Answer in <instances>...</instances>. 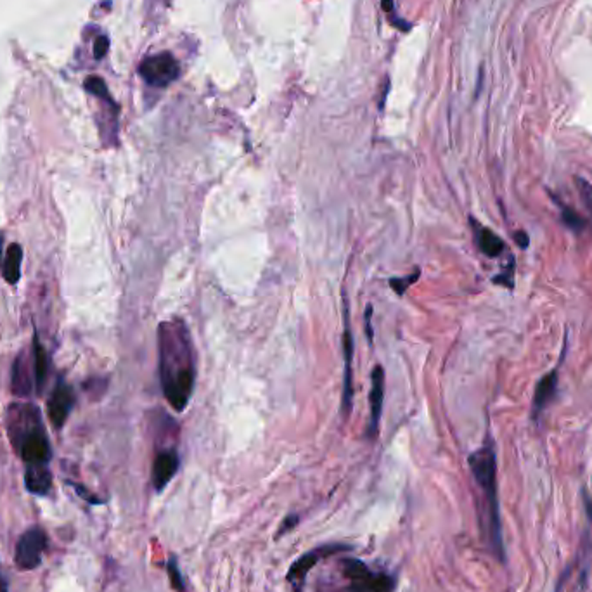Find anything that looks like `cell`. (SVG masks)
I'll return each instance as SVG.
<instances>
[{"label": "cell", "instance_id": "obj_1", "mask_svg": "<svg viewBox=\"0 0 592 592\" xmlns=\"http://www.w3.org/2000/svg\"><path fill=\"white\" fill-rule=\"evenodd\" d=\"M159 381L166 402L177 412L188 407L195 392L197 357L188 324L170 319L158 327Z\"/></svg>", "mask_w": 592, "mask_h": 592}, {"label": "cell", "instance_id": "obj_2", "mask_svg": "<svg viewBox=\"0 0 592 592\" xmlns=\"http://www.w3.org/2000/svg\"><path fill=\"white\" fill-rule=\"evenodd\" d=\"M469 469L482 492V508H480V523H482L483 537L495 556L502 560L501 518H499L497 501V461H495L494 447L490 444L480 447L468 457Z\"/></svg>", "mask_w": 592, "mask_h": 592}, {"label": "cell", "instance_id": "obj_3", "mask_svg": "<svg viewBox=\"0 0 592 592\" xmlns=\"http://www.w3.org/2000/svg\"><path fill=\"white\" fill-rule=\"evenodd\" d=\"M343 575L348 580V592H393L395 579L385 572H374L355 558L341 561Z\"/></svg>", "mask_w": 592, "mask_h": 592}, {"label": "cell", "instance_id": "obj_4", "mask_svg": "<svg viewBox=\"0 0 592 592\" xmlns=\"http://www.w3.org/2000/svg\"><path fill=\"white\" fill-rule=\"evenodd\" d=\"M140 77L152 87H166L180 74V66L170 52L149 55L140 63Z\"/></svg>", "mask_w": 592, "mask_h": 592}, {"label": "cell", "instance_id": "obj_5", "mask_svg": "<svg viewBox=\"0 0 592 592\" xmlns=\"http://www.w3.org/2000/svg\"><path fill=\"white\" fill-rule=\"evenodd\" d=\"M20 452L23 461L28 466H40V464H47L51 459V447L47 440L46 433H44L42 426L33 423L20 435Z\"/></svg>", "mask_w": 592, "mask_h": 592}, {"label": "cell", "instance_id": "obj_6", "mask_svg": "<svg viewBox=\"0 0 592 592\" xmlns=\"http://www.w3.org/2000/svg\"><path fill=\"white\" fill-rule=\"evenodd\" d=\"M47 537L40 528H29L26 530L21 539L18 541L16 554H14V561H16L20 570H35L42 563V553L46 549Z\"/></svg>", "mask_w": 592, "mask_h": 592}, {"label": "cell", "instance_id": "obj_7", "mask_svg": "<svg viewBox=\"0 0 592 592\" xmlns=\"http://www.w3.org/2000/svg\"><path fill=\"white\" fill-rule=\"evenodd\" d=\"M346 549H348V547L341 546V544H326V546L317 547V549L307 551V553L301 554L295 563L291 565V568H289V572H288V582L291 584V586L300 587L301 584L305 582L307 573L310 572V570L314 568L319 561L324 560V558L331 556V554L338 553V551H346Z\"/></svg>", "mask_w": 592, "mask_h": 592}, {"label": "cell", "instance_id": "obj_8", "mask_svg": "<svg viewBox=\"0 0 592 592\" xmlns=\"http://www.w3.org/2000/svg\"><path fill=\"white\" fill-rule=\"evenodd\" d=\"M345 315V331H343V359H345V374H343V395H341V409H343L345 418L352 411L353 404V334L350 331L348 324V310H343Z\"/></svg>", "mask_w": 592, "mask_h": 592}, {"label": "cell", "instance_id": "obj_9", "mask_svg": "<svg viewBox=\"0 0 592 592\" xmlns=\"http://www.w3.org/2000/svg\"><path fill=\"white\" fill-rule=\"evenodd\" d=\"M73 402L74 395L72 386L66 385V383H59L52 392L49 402H47V414H49L51 423L55 428H63V424L66 423L70 412H72Z\"/></svg>", "mask_w": 592, "mask_h": 592}, {"label": "cell", "instance_id": "obj_10", "mask_svg": "<svg viewBox=\"0 0 592 592\" xmlns=\"http://www.w3.org/2000/svg\"><path fill=\"white\" fill-rule=\"evenodd\" d=\"M372 386L369 395L371 404V421L367 426L366 435L369 438H374L379 431V419L383 412V400H385V369L381 366H376L371 374Z\"/></svg>", "mask_w": 592, "mask_h": 592}, {"label": "cell", "instance_id": "obj_11", "mask_svg": "<svg viewBox=\"0 0 592 592\" xmlns=\"http://www.w3.org/2000/svg\"><path fill=\"white\" fill-rule=\"evenodd\" d=\"M178 466H180V459L173 449L156 454L154 463H152V485L158 492H162L172 482L173 476L177 475Z\"/></svg>", "mask_w": 592, "mask_h": 592}, {"label": "cell", "instance_id": "obj_12", "mask_svg": "<svg viewBox=\"0 0 592 592\" xmlns=\"http://www.w3.org/2000/svg\"><path fill=\"white\" fill-rule=\"evenodd\" d=\"M11 386H13V393H16L18 397H26L32 392V367H29L26 353H20L14 360L13 372H11Z\"/></svg>", "mask_w": 592, "mask_h": 592}, {"label": "cell", "instance_id": "obj_13", "mask_svg": "<svg viewBox=\"0 0 592 592\" xmlns=\"http://www.w3.org/2000/svg\"><path fill=\"white\" fill-rule=\"evenodd\" d=\"M473 225V234H475L476 246L480 248V251L483 255L490 256V258H495V256L501 255L504 251V241L497 236V234L492 232L489 227H483L482 223H478L475 218H471Z\"/></svg>", "mask_w": 592, "mask_h": 592}, {"label": "cell", "instance_id": "obj_14", "mask_svg": "<svg viewBox=\"0 0 592 592\" xmlns=\"http://www.w3.org/2000/svg\"><path fill=\"white\" fill-rule=\"evenodd\" d=\"M25 483H26V489H28L32 494L46 495L47 492H49L51 485H52V476L46 464H40V466H28L25 475Z\"/></svg>", "mask_w": 592, "mask_h": 592}, {"label": "cell", "instance_id": "obj_15", "mask_svg": "<svg viewBox=\"0 0 592 592\" xmlns=\"http://www.w3.org/2000/svg\"><path fill=\"white\" fill-rule=\"evenodd\" d=\"M558 388V372L553 371L539 381L537 390H535L534 397V412L535 414H541L544 409L549 405V402L554 398V393H556Z\"/></svg>", "mask_w": 592, "mask_h": 592}, {"label": "cell", "instance_id": "obj_16", "mask_svg": "<svg viewBox=\"0 0 592 592\" xmlns=\"http://www.w3.org/2000/svg\"><path fill=\"white\" fill-rule=\"evenodd\" d=\"M21 262H23V249H21L20 244L13 243L7 248L2 265V275L9 284H16L20 281Z\"/></svg>", "mask_w": 592, "mask_h": 592}, {"label": "cell", "instance_id": "obj_17", "mask_svg": "<svg viewBox=\"0 0 592 592\" xmlns=\"http://www.w3.org/2000/svg\"><path fill=\"white\" fill-rule=\"evenodd\" d=\"M47 371H49V357H47L46 348L39 343V340H35L33 341V372H35L37 390H42Z\"/></svg>", "mask_w": 592, "mask_h": 592}, {"label": "cell", "instance_id": "obj_18", "mask_svg": "<svg viewBox=\"0 0 592 592\" xmlns=\"http://www.w3.org/2000/svg\"><path fill=\"white\" fill-rule=\"evenodd\" d=\"M558 204H560L561 218H563L565 225H567L568 229L575 230V232H580V230L586 229L587 223H586V221H584L582 217H580L579 213H575V211H573L572 208L565 206V204H561V203H558Z\"/></svg>", "mask_w": 592, "mask_h": 592}, {"label": "cell", "instance_id": "obj_19", "mask_svg": "<svg viewBox=\"0 0 592 592\" xmlns=\"http://www.w3.org/2000/svg\"><path fill=\"white\" fill-rule=\"evenodd\" d=\"M85 88H87V91L91 92V94L98 96V98L104 99V100H106V103L113 104V106H114L113 99H111V96H110V91H107V87H106V84H104L103 78H99V77H88L87 80H85Z\"/></svg>", "mask_w": 592, "mask_h": 592}, {"label": "cell", "instance_id": "obj_20", "mask_svg": "<svg viewBox=\"0 0 592 592\" xmlns=\"http://www.w3.org/2000/svg\"><path fill=\"white\" fill-rule=\"evenodd\" d=\"M421 275V270L416 269L412 272L411 275H404V277H393L390 279V286H392V289H395V293H397L398 296H402L405 293V289L411 288L412 284H414L416 281L419 279Z\"/></svg>", "mask_w": 592, "mask_h": 592}, {"label": "cell", "instance_id": "obj_21", "mask_svg": "<svg viewBox=\"0 0 592 592\" xmlns=\"http://www.w3.org/2000/svg\"><path fill=\"white\" fill-rule=\"evenodd\" d=\"M166 572H169L170 586H172V589L177 591V592H185L184 577H182L180 570H178V567H177V560H175V558H170V560H169V565H166Z\"/></svg>", "mask_w": 592, "mask_h": 592}, {"label": "cell", "instance_id": "obj_22", "mask_svg": "<svg viewBox=\"0 0 592 592\" xmlns=\"http://www.w3.org/2000/svg\"><path fill=\"white\" fill-rule=\"evenodd\" d=\"M381 7H383V11H385V13L388 14L390 21H392L393 26L400 28L402 32H409V29H411V25H409L407 21L400 20V18L397 16V11H395V2H393V0H381Z\"/></svg>", "mask_w": 592, "mask_h": 592}, {"label": "cell", "instance_id": "obj_23", "mask_svg": "<svg viewBox=\"0 0 592 592\" xmlns=\"http://www.w3.org/2000/svg\"><path fill=\"white\" fill-rule=\"evenodd\" d=\"M575 180H577V188H579V192H580V196H582L584 203H586L587 210L592 213V185L586 180V178H575Z\"/></svg>", "mask_w": 592, "mask_h": 592}, {"label": "cell", "instance_id": "obj_24", "mask_svg": "<svg viewBox=\"0 0 592 592\" xmlns=\"http://www.w3.org/2000/svg\"><path fill=\"white\" fill-rule=\"evenodd\" d=\"M107 51H110V40H107V37H104V35L98 37V40H96V44H94L96 59H103L104 55L107 54Z\"/></svg>", "mask_w": 592, "mask_h": 592}, {"label": "cell", "instance_id": "obj_25", "mask_svg": "<svg viewBox=\"0 0 592 592\" xmlns=\"http://www.w3.org/2000/svg\"><path fill=\"white\" fill-rule=\"evenodd\" d=\"M371 317H372V305H367L366 314H364V329H366V336H367V340H369V343H372V336H374V333H372Z\"/></svg>", "mask_w": 592, "mask_h": 592}, {"label": "cell", "instance_id": "obj_26", "mask_svg": "<svg viewBox=\"0 0 592 592\" xmlns=\"http://www.w3.org/2000/svg\"><path fill=\"white\" fill-rule=\"evenodd\" d=\"M494 281H495V284H504V286H508V288H511V286H513V267H511V269H506L504 274L497 275Z\"/></svg>", "mask_w": 592, "mask_h": 592}, {"label": "cell", "instance_id": "obj_27", "mask_svg": "<svg viewBox=\"0 0 592 592\" xmlns=\"http://www.w3.org/2000/svg\"><path fill=\"white\" fill-rule=\"evenodd\" d=\"M296 523H298V516H295V515L288 516V518L284 520V523H282L281 532H279V535H281V534H286V532H289V530H291V528H295V525H296Z\"/></svg>", "mask_w": 592, "mask_h": 592}, {"label": "cell", "instance_id": "obj_28", "mask_svg": "<svg viewBox=\"0 0 592 592\" xmlns=\"http://www.w3.org/2000/svg\"><path fill=\"white\" fill-rule=\"evenodd\" d=\"M516 237V243H518L520 248H527L528 246V236L525 232H516L515 234Z\"/></svg>", "mask_w": 592, "mask_h": 592}, {"label": "cell", "instance_id": "obj_29", "mask_svg": "<svg viewBox=\"0 0 592 592\" xmlns=\"http://www.w3.org/2000/svg\"><path fill=\"white\" fill-rule=\"evenodd\" d=\"M586 508H587V513H589V516L592 518V499H589L586 495Z\"/></svg>", "mask_w": 592, "mask_h": 592}]
</instances>
